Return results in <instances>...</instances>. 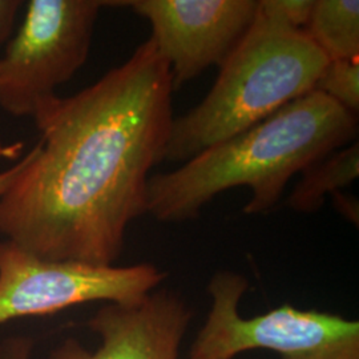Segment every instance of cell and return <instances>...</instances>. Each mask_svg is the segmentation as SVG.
Here are the masks:
<instances>
[{
	"instance_id": "15",
	"label": "cell",
	"mask_w": 359,
	"mask_h": 359,
	"mask_svg": "<svg viewBox=\"0 0 359 359\" xmlns=\"http://www.w3.org/2000/svg\"><path fill=\"white\" fill-rule=\"evenodd\" d=\"M29 158H31V152L25 154L23 158H22L19 163H16L13 167L0 172V198L13 187V182L19 177L20 172H22L27 164H28Z\"/></svg>"
},
{
	"instance_id": "13",
	"label": "cell",
	"mask_w": 359,
	"mask_h": 359,
	"mask_svg": "<svg viewBox=\"0 0 359 359\" xmlns=\"http://www.w3.org/2000/svg\"><path fill=\"white\" fill-rule=\"evenodd\" d=\"M20 8V0H0V52L13 36L16 15Z\"/></svg>"
},
{
	"instance_id": "16",
	"label": "cell",
	"mask_w": 359,
	"mask_h": 359,
	"mask_svg": "<svg viewBox=\"0 0 359 359\" xmlns=\"http://www.w3.org/2000/svg\"><path fill=\"white\" fill-rule=\"evenodd\" d=\"M334 203L339 213L344 217L351 221L353 224L358 225V204L357 200L348 197V196H342L341 192L333 193Z\"/></svg>"
},
{
	"instance_id": "9",
	"label": "cell",
	"mask_w": 359,
	"mask_h": 359,
	"mask_svg": "<svg viewBox=\"0 0 359 359\" xmlns=\"http://www.w3.org/2000/svg\"><path fill=\"white\" fill-rule=\"evenodd\" d=\"M287 205L295 212L314 213L325 204L326 194L339 192L359 176V144L357 140L339 148L301 172Z\"/></svg>"
},
{
	"instance_id": "3",
	"label": "cell",
	"mask_w": 359,
	"mask_h": 359,
	"mask_svg": "<svg viewBox=\"0 0 359 359\" xmlns=\"http://www.w3.org/2000/svg\"><path fill=\"white\" fill-rule=\"evenodd\" d=\"M329 60L304 29L257 10L205 99L173 118L164 160L188 161L314 90Z\"/></svg>"
},
{
	"instance_id": "17",
	"label": "cell",
	"mask_w": 359,
	"mask_h": 359,
	"mask_svg": "<svg viewBox=\"0 0 359 359\" xmlns=\"http://www.w3.org/2000/svg\"><path fill=\"white\" fill-rule=\"evenodd\" d=\"M20 149V145H11V147H4L0 142V157L4 158H11L15 157V154H18V151Z\"/></svg>"
},
{
	"instance_id": "5",
	"label": "cell",
	"mask_w": 359,
	"mask_h": 359,
	"mask_svg": "<svg viewBox=\"0 0 359 359\" xmlns=\"http://www.w3.org/2000/svg\"><path fill=\"white\" fill-rule=\"evenodd\" d=\"M108 1L29 0L22 25L0 56V108L39 118L57 102V87L88 59L99 13Z\"/></svg>"
},
{
	"instance_id": "11",
	"label": "cell",
	"mask_w": 359,
	"mask_h": 359,
	"mask_svg": "<svg viewBox=\"0 0 359 359\" xmlns=\"http://www.w3.org/2000/svg\"><path fill=\"white\" fill-rule=\"evenodd\" d=\"M314 90L321 92L350 114L358 115V60L329 62L318 79Z\"/></svg>"
},
{
	"instance_id": "2",
	"label": "cell",
	"mask_w": 359,
	"mask_h": 359,
	"mask_svg": "<svg viewBox=\"0 0 359 359\" xmlns=\"http://www.w3.org/2000/svg\"><path fill=\"white\" fill-rule=\"evenodd\" d=\"M357 136V115L311 90L177 169L151 176L147 213L168 224L194 219L217 194L238 187L252 189L244 213H266L295 173Z\"/></svg>"
},
{
	"instance_id": "10",
	"label": "cell",
	"mask_w": 359,
	"mask_h": 359,
	"mask_svg": "<svg viewBox=\"0 0 359 359\" xmlns=\"http://www.w3.org/2000/svg\"><path fill=\"white\" fill-rule=\"evenodd\" d=\"M304 31L329 62L358 60L359 1L314 0Z\"/></svg>"
},
{
	"instance_id": "7",
	"label": "cell",
	"mask_w": 359,
	"mask_h": 359,
	"mask_svg": "<svg viewBox=\"0 0 359 359\" xmlns=\"http://www.w3.org/2000/svg\"><path fill=\"white\" fill-rule=\"evenodd\" d=\"M149 22L169 67L173 92L212 65L221 67L256 19V0L126 1Z\"/></svg>"
},
{
	"instance_id": "1",
	"label": "cell",
	"mask_w": 359,
	"mask_h": 359,
	"mask_svg": "<svg viewBox=\"0 0 359 359\" xmlns=\"http://www.w3.org/2000/svg\"><path fill=\"white\" fill-rule=\"evenodd\" d=\"M172 79L149 38L124 65L35 120L31 158L0 198V233L39 258L114 266L129 224L147 213L164 160Z\"/></svg>"
},
{
	"instance_id": "6",
	"label": "cell",
	"mask_w": 359,
	"mask_h": 359,
	"mask_svg": "<svg viewBox=\"0 0 359 359\" xmlns=\"http://www.w3.org/2000/svg\"><path fill=\"white\" fill-rule=\"evenodd\" d=\"M165 278V271L147 262L95 266L47 261L7 240L0 243V325L95 301L136 304Z\"/></svg>"
},
{
	"instance_id": "8",
	"label": "cell",
	"mask_w": 359,
	"mask_h": 359,
	"mask_svg": "<svg viewBox=\"0 0 359 359\" xmlns=\"http://www.w3.org/2000/svg\"><path fill=\"white\" fill-rule=\"evenodd\" d=\"M193 311L173 290H154L136 304L108 302L88 321L102 339L90 353L69 338L48 359H179Z\"/></svg>"
},
{
	"instance_id": "14",
	"label": "cell",
	"mask_w": 359,
	"mask_h": 359,
	"mask_svg": "<svg viewBox=\"0 0 359 359\" xmlns=\"http://www.w3.org/2000/svg\"><path fill=\"white\" fill-rule=\"evenodd\" d=\"M34 339L26 335H13L0 344V359H29Z\"/></svg>"
},
{
	"instance_id": "4",
	"label": "cell",
	"mask_w": 359,
	"mask_h": 359,
	"mask_svg": "<svg viewBox=\"0 0 359 359\" xmlns=\"http://www.w3.org/2000/svg\"><path fill=\"white\" fill-rule=\"evenodd\" d=\"M248 287L243 274H213L208 285L212 306L189 359H233L250 350H270L281 359H359L358 321L290 304L244 318L240 301Z\"/></svg>"
},
{
	"instance_id": "12",
	"label": "cell",
	"mask_w": 359,
	"mask_h": 359,
	"mask_svg": "<svg viewBox=\"0 0 359 359\" xmlns=\"http://www.w3.org/2000/svg\"><path fill=\"white\" fill-rule=\"evenodd\" d=\"M314 0H259L258 11L286 26L304 29Z\"/></svg>"
}]
</instances>
